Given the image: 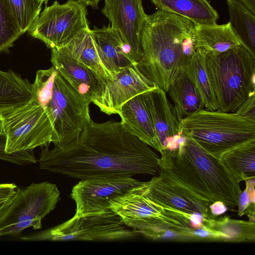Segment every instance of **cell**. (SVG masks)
Wrapping results in <instances>:
<instances>
[{
  "label": "cell",
  "instance_id": "obj_1",
  "mask_svg": "<svg viewBox=\"0 0 255 255\" xmlns=\"http://www.w3.org/2000/svg\"><path fill=\"white\" fill-rule=\"evenodd\" d=\"M42 148L39 168L74 178L112 175H155L159 157L149 146L113 120L96 123L90 116L78 137L64 145Z\"/></svg>",
  "mask_w": 255,
  "mask_h": 255
},
{
  "label": "cell",
  "instance_id": "obj_2",
  "mask_svg": "<svg viewBox=\"0 0 255 255\" xmlns=\"http://www.w3.org/2000/svg\"><path fill=\"white\" fill-rule=\"evenodd\" d=\"M177 148L163 150L158 174L190 191L209 205L221 201L233 210L242 192L240 182L221 160L201 146L185 130Z\"/></svg>",
  "mask_w": 255,
  "mask_h": 255
},
{
  "label": "cell",
  "instance_id": "obj_3",
  "mask_svg": "<svg viewBox=\"0 0 255 255\" xmlns=\"http://www.w3.org/2000/svg\"><path fill=\"white\" fill-rule=\"evenodd\" d=\"M194 26L188 18L162 9L145 16L140 34L142 57L138 66L166 93L195 52Z\"/></svg>",
  "mask_w": 255,
  "mask_h": 255
},
{
  "label": "cell",
  "instance_id": "obj_4",
  "mask_svg": "<svg viewBox=\"0 0 255 255\" xmlns=\"http://www.w3.org/2000/svg\"><path fill=\"white\" fill-rule=\"evenodd\" d=\"M137 185L110 202V209L125 225L153 240L164 237L169 231L179 239L196 241L197 229L192 223L195 214L162 207L142 193Z\"/></svg>",
  "mask_w": 255,
  "mask_h": 255
},
{
  "label": "cell",
  "instance_id": "obj_5",
  "mask_svg": "<svg viewBox=\"0 0 255 255\" xmlns=\"http://www.w3.org/2000/svg\"><path fill=\"white\" fill-rule=\"evenodd\" d=\"M205 62L217 110L235 113L255 90V55L241 45L219 54L208 53Z\"/></svg>",
  "mask_w": 255,
  "mask_h": 255
},
{
  "label": "cell",
  "instance_id": "obj_6",
  "mask_svg": "<svg viewBox=\"0 0 255 255\" xmlns=\"http://www.w3.org/2000/svg\"><path fill=\"white\" fill-rule=\"evenodd\" d=\"M180 124L200 146L218 159L225 152L255 140V121L235 113L203 109L182 120Z\"/></svg>",
  "mask_w": 255,
  "mask_h": 255
},
{
  "label": "cell",
  "instance_id": "obj_7",
  "mask_svg": "<svg viewBox=\"0 0 255 255\" xmlns=\"http://www.w3.org/2000/svg\"><path fill=\"white\" fill-rule=\"evenodd\" d=\"M0 123L7 153L33 150L53 141L50 115L33 100L0 112Z\"/></svg>",
  "mask_w": 255,
  "mask_h": 255
},
{
  "label": "cell",
  "instance_id": "obj_8",
  "mask_svg": "<svg viewBox=\"0 0 255 255\" xmlns=\"http://www.w3.org/2000/svg\"><path fill=\"white\" fill-rule=\"evenodd\" d=\"M56 185L32 183L17 188L10 204L0 218V236L15 235L24 229L41 228V221L53 211L60 199Z\"/></svg>",
  "mask_w": 255,
  "mask_h": 255
},
{
  "label": "cell",
  "instance_id": "obj_9",
  "mask_svg": "<svg viewBox=\"0 0 255 255\" xmlns=\"http://www.w3.org/2000/svg\"><path fill=\"white\" fill-rule=\"evenodd\" d=\"M120 217L109 209L73 216L67 221L35 235L21 237L24 241H117L130 239L136 232L129 230Z\"/></svg>",
  "mask_w": 255,
  "mask_h": 255
},
{
  "label": "cell",
  "instance_id": "obj_10",
  "mask_svg": "<svg viewBox=\"0 0 255 255\" xmlns=\"http://www.w3.org/2000/svg\"><path fill=\"white\" fill-rule=\"evenodd\" d=\"M87 15L86 6L78 0L63 4L55 0L50 6L45 5L27 32L47 47L59 48L90 29Z\"/></svg>",
  "mask_w": 255,
  "mask_h": 255
},
{
  "label": "cell",
  "instance_id": "obj_11",
  "mask_svg": "<svg viewBox=\"0 0 255 255\" xmlns=\"http://www.w3.org/2000/svg\"><path fill=\"white\" fill-rule=\"evenodd\" d=\"M90 104L57 71L52 100L46 109L53 124L54 145H66L78 137L90 116Z\"/></svg>",
  "mask_w": 255,
  "mask_h": 255
},
{
  "label": "cell",
  "instance_id": "obj_12",
  "mask_svg": "<svg viewBox=\"0 0 255 255\" xmlns=\"http://www.w3.org/2000/svg\"><path fill=\"white\" fill-rule=\"evenodd\" d=\"M140 181L132 176L112 175L82 179L73 188L71 196L76 205L74 217L100 213L110 202L135 187Z\"/></svg>",
  "mask_w": 255,
  "mask_h": 255
},
{
  "label": "cell",
  "instance_id": "obj_13",
  "mask_svg": "<svg viewBox=\"0 0 255 255\" xmlns=\"http://www.w3.org/2000/svg\"><path fill=\"white\" fill-rule=\"evenodd\" d=\"M101 11L138 63L142 57L140 34L146 15L142 0H105Z\"/></svg>",
  "mask_w": 255,
  "mask_h": 255
},
{
  "label": "cell",
  "instance_id": "obj_14",
  "mask_svg": "<svg viewBox=\"0 0 255 255\" xmlns=\"http://www.w3.org/2000/svg\"><path fill=\"white\" fill-rule=\"evenodd\" d=\"M137 186L145 196L162 207L186 214L212 216L207 201L161 175L155 176L147 182H140Z\"/></svg>",
  "mask_w": 255,
  "mask_h": 255
},
{
  "label": "cell",
  "instance_id": "obj_15",
  "mask_svg": "<svg viewBox=\"0 0 255 255\" xmlns=\"http://www.w3.org/2000/svg\"><path fill=\"white\" fill-rule=\"evenodd\" d=\"M157 88L141 71L138 63L117 73L106 84L100 111L107 115L118 114L121 107L134 97Z\"/></svg>",
  "mask_w": 255,
  "mask_h": 255
},
{
  "label": "cell",
  "instance_id": "obj_16",
  "mask_svg": "<svg viewBox=\"0 0 255 255\" xmlns=\"http://www.w3.org/2000/svg\"><path fill=\"white\" fill-rule=\"evenodd\" d=\"M50 60L60 75L85 101L101 108L106 83L98 75L57 49H51Z\"/></svg>",
  "mask_w": 255,
  "mask_h": 255
},
{
  "label": "cell",
  "instance_id": "obj_17",
  "mask_svg": "<svg viewBox=\"0 0 255 255\" xmlns=\"http://www.w3.org/2000/svg\"><path fill=\"white\" fill-rule=\"evenodd\" d=\"M118 115L123 127L131 134L160 152L158 139L148 101L147 92L131 98L121 107Z\"/></svg>",
  "mask_w": 255,
  "mask_h": 255
},
{
  "label": "cell",
  "instance_id": "obj_18",
  "mask_svg": "<svg viewBox=\"0 0 255 255\" xmlns=\"http://www.w3.org/2000/svg\"><path fill=\"white\" fill-rule=\"evenodd\" d=\"M147 98L155 132L162 151L177 148L182 137L181 128L180 122L171 110L167 93L156 88L147 92Z\"/></svg>",
  "mask_w": 255,
  "mask_h": 255
},
{
  "label": "cell",
  "instance_id": "obj_19",
  "mask_svg": "<svg viewBox=\"0 0 255 255\" xmlns=\"http://www.w3.org/2000/svg\"><path fill=\"white\" fill-rule=\"evenodd\" d=\"M90 33L104 65L114 78L125 68L137 63L130 49L110 24L101 28L94 26Z\"/></svg>",
  "mask_w": 255,
  "mask_h": 255
},
{
  "label": "cell",
  "instance_id": "obj_20",
  "mask_svg": "<svg viewBox=\"0 0 255 255\" xmlns=\"http://www.w3.org/2000/svg\"><path fill=\"white\" fill-rule=\"evenodd\" d=\"M193 44L195 51L219 54L242 45L229 22L194 23Z\"/></svg>",
  "mask_w": 255,
  "mask_h": 255
},
{
  "label": "cell",
  "instance_id": "obj_21",
  "mask_svg": "<svg viewBox=\"0 0 255 255\" xmlns=\"http://www.w3.org/2000/svg\"><path fill=\"white\" fill-rule=\"evenodd\" d=\"M166 93L173 102L172 110L179 122L204 108L201 97L185 68Z\"/></svg>",
  "mask_w": 255,
  "mask_h": 255
},
{
  "label": "cell",
  "instance_id": "obj_22",
  "mask_svg": "<svg viewBox=\"0 0 255 255\" xmlns=\"http://www.w3.org/2000/svg\"><path fill=\"white\" fill-rule=\"evenodd\" d=\"M90 30L84 31L66 45L56 49L93 71L106 84L109 80L114 78L99 55Z\"/></svg>",
  "mask_w": 255,
  "mask_h": 255
},
{
  "label": "cell",
  "instance_id": "obj_23",
  "mask_svg": "<svg viewBox=\"0 0 255 255\" xmlns=\"http://www.w3.org/2000/svg\"><path fill=\"white\" fill-rule=\"evenodd\" d=\"M159 9L185 17L197 23H215L219 15L208 0H151Z\"/></svg>",
  "mask_w": 255,
  "mask_h": 255
},
{
  "label": "cell",
  "instance_id": "obj_24",
  "mask_svg": "<svg viewBox=\"0 0 255 255\" xmlns=\"http://www.w3.org/2000/svg\"><path fill=\"white\" fill-rule=\"evenodd\" d=\"M32 84L11 70H0V112L33 100Z\"/></svg>",
  "mask_w": 255,
  "mask_h": 255
},
{
  "label": "cell",
  "instance_id": "obj_25",
  "mask_svg": "<svg viewBox=\"0 0 255 255\" xmlns=\"http://www.w3.org/2000/svg\"><path fill=\"white\" fill-rule=\"evenodd\" d=\"M228 22L242 45L255 55V14L239 0H227Z\"/></svg>",
  "mask_w": 255,
  "mask_h": 255
},
{
  "label": "cell",
  "instance_id": "obj_26",
  "mask_svg": "<svg viewBox=\"0 0 255 255\" xmlns=\"http://www.w3.org/2000/svg\"><path fill=\"white\" fill-rule=\"evenodd\" d=\"M219 159L240 183L255 178V140L225 152Z\"/></svg>",
  "mask_w": 255,
  "mask_h": 255
},
{
  "label": "cell",
  "instance_id": "obj_27",
  "mask_svg": "<svg viewBox=\"0 0 255 255\" xmlns=\"http://www.w3.org/2000/svg\"><path fill=\"white\" fill-rule=\"evenodd\" d=\"M205 227L222 234L226 242H242L255 240V221L233 219L224 216L216 219L214 216L204 218Z\"/></svg>",
  "mask_w": 255,
  "mask_h": 255
},
{
  "label": "cell",
  "instance_id": "obj_28",
  "mask_svg": "<svg viewBox=\"0 0 255 255\" xmlns=\"http://www.w3.org/2000/svg\"><path fill=\"white\" fill-rule=\"evenodd\" d=\"M206 54L195 51L185 69L193 80L206 110H217V105L211 85L206 65Z\"/></svg>",
  "mask_w": 255,
  "mask_h": 255
},
{
  "label": "cell",
  "instance_id": "obj_29",
  "mask_svg": "<svg viewBox=\"0 0 255 255\" xmlns=\"http://www.w3.org/2000/svg\"><path fill=\"white\" fill-rule=\"evenodd\" d=\"M22 33L7 0H0V53L7 52Z\"/></svg>",
  "mask_w": 255,
  "mask_h": 255
},
{
  "label": "cell",
  "instance_id": "obj_30",
  "mask_svg": "<svg viewBox=\"0 0 255 255\" xmlns=\"http://www.w3.org/2000/svg\"><path fill=\"white\" fill-rule=\"evenodd\" d=\"M56 73L57 70L53 66L48 69L39 70L32 84L33 100L44 109L47 108L52 100Z\"/></svg>",
  "mask_w": 255,
  "mask_h": 255
},
{
  "label": "cell",
  "instance_id": "obj_31",
  "mask_svg": "<svg viewBox=\"0 0 255 255\" xmlns=\"http://www.w3.org/2000/svg\"><path fill=\"white\" fill-rule=\"evenodd\" d=\"M22 34L27 32L40 14L43 3L36 0H7Z\"/></svg>",
  "mask_w": 255,
  "mask_h": 255
},
{
  "label": "cell",
  "instance_id": "obj_32",
  "mask_svg": "<svg viewBox=\"0 0 255 255\" xmlns=\"http://www.w3.org/2000/svg\"><path fill=\"white\" fill-rule=\"evenodd\" d=\"M6 136L0 123V160L19 165L36 163L38 162L33 150L18 151L12 153L5 152Z\"/></svg>",
  "mask_w": 255,
  "mask_h": 255
},
{
  "label": "cell",
  "instance_id": "obj_33",
  "mask_svg": "<svg viewBox=\"0 0 255 255\" xmlns=\"http://www.w3.org/2000/svg\"><path fill=\"white\" fill-rule=\"evenodd\" d=\"M246 188L242 191L238 202V215H246L249 220L255 221V178L245 181Z\"/></svg>",
  "mask_w": 255,
  "mask_h": 255
},
{
  "label": "cell",
  "instance_id": "obj_34",
  "mask_svg": "<svg viewBox=\"0 0 255 255\" xmlns=\"http://www.w3.org/2000/svg\"><path fill=\"white\" fill-rule=\"evenodd\" d=\"M17 187L14 183H0V218L10 204Z\"/></svg>",
  "mask_w": 255,
  "mask_h": 255
},
{
  "label": "cell",
  "instance_id": "obj_35",
  "mask_svg": "<svg viewBox=\"0 0 255 255\" xmlns=\"http://www.w3.org/2000/svg\"><path fill=\"white\" fill-rule=\"evenodd\" d=\"M235 113L244 118L255 121V90L250 93Z\"/></svg>",
  "mask_w": 255,
  "mask_h": 255
},
{
  "label": "cell",
  "instance_id": "obj_36",
  "mask_svg": "<svg viewBox=\"0 0 255 255\" xmlns=\"http://www.w3.org/2000/svg\"><path fill=\"white\" fill-rule=\"evenodd\" d=\"M211 214L213 216H219L224 213L227 210V207L221 201H216L209 206Z\"/></svg>",
  "mask_w": 255,
  "mask_h": 255
},
{
  "label": "cell",
  "instance_id": "obj_37",
  "mask_svg": "<svg viewBox=\"0 0 255 255\" xmlns=\"http://www.w3.org/2000/svg\"><path fill=\"white\" fill-rule=\"evenodd\" d=\"M241 1L253 13L255 14V0H239Z\"/></svg>",
  "mask_w": 255,
  "mask_h": 255
},
{
  "label": "cell",
  "instance_id": "obj_38",
  "mask_svg": "<svg viewBox=\"0 0 255 255\" xmlns=\"http://www.w3.org/2000/svg\"><path fill=\"white\" fill-rule=\"evenodd\" d=\"M86 6H90L93 8H98V4L101 0H78Z\"/></svg>",
  "mask_w": 255,
  "mask_h": 255
},
{
  "label": "cell",
  "instance_id": "obj_39",
  "mask_svg": "<svg viewBox=\"0 0 255 255\" xmlns=\"http://www.w3.org/2000/svg\"><path fill=\"white\" fill-rule=\"evenodd\" d=\"M42 3H44L45 5H47V2L49 0H36Z\"/></svg>",
  "mask_w": 255,
  "mask_h": 255
},
{
  "label": "cell",
  "instance_id": "obj_40",
  "mask_svg": "<svg viewBox=\"0 0 255 255\" xmlns=\"http://www.w3.org/2000/svg\"></svg>",
  "mask_w": 255,
  "mask_h": 255
}]
</instances>
